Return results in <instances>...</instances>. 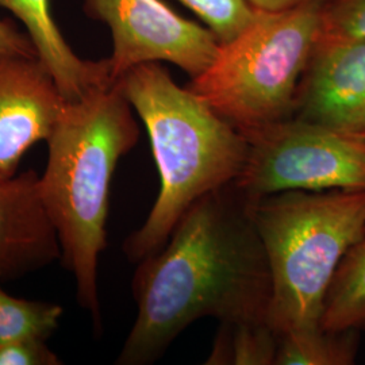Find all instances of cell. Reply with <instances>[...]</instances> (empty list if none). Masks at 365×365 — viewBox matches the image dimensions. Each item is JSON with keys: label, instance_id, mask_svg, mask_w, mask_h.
<instances>
[{"label": "cell", "instance_id": "obj_1", "mask_svg": "<svg viewBox=\"0 0 365 365\" xmlns=\"http://www.w3.org/2000/svg\"><path fill=\"white\" fill-rule=\"evenodd\" d=\"M253 202L235 182L210 192L138 262L131 282L138 312L117 364L155 363L202 318L268 319L272 280Z\"/></svg>", "mask_w": 365, "mask_h": 365}, {"label": "cell", "instance_id": "obj_2", "mask_svg": "<svg viewBox=\"0 0 365 365\" xmlns=\"http://www.w3.org/2000/svg\"><path fill=\"white\" fill-rule=\"evenodd\" d=\"M138 138L134 108L114 81L66 102L46 140L42 200L58 235L61 261L75 277L76 299L96 330L102 329L98 267L107 247L111 180Z\"/></svg>", "mask_w": 365, "mask_h": 365}, {"label": "cell", "instance_id": "obj_3", "mask_svg": "<svg viewBox=\"0 0 365 365\" xmlns=\"http://www.w3.org/2000/svg\"><path fill=\"white\" fill-rule=\"evenodd\" d=\"M118 83L148 131L160 175V192L144 225L123 252L140 262L163 248L196 200L235 182L244 167L245 135L220 117L161 63L129 69Z\"/></svg>", "mask_w": 365, "mask_h": 365}, {"label": "cell", "instance_id": "obj_4", "mask_svg": "<svg viewBox=\"0 0 365 365\" xmlns=\"http://www.w3.org/2000/svg\"><path fill=\"white\" fill-rule=\"evenodd\" d=\"M272 280L268 321L280 333L322 327L327 291L365 237V191H286L253 202Z\"/></svg>", "mask_w": 365, "mask_h": 365}, {"label": "cell", "instance_id": "obj_5", "mask_svg": "<svg viewBox=\"0 0 365 365\" xmlns=\"http://www.w3.org/2000/svg\"><path fill=\"white\" fill-rule=\"evenodd\" d=\"M322 4L314 0L284 11H257L235 38L220 43L209 68L185 87L241 133L294 117Z\"/></svg>", "mask_w": 365, "mask_h": 365}, {"label": "cell", "instance_id": "obj_6", "mask_svg": "<svg viewBox=\"0 0 365 365\" xmlns=\"http://www.w3.org/2000/svg\"><path fill=\"white\" fill-rule=\"evenodd\" d=\"M235 184L252 200L286 191H365V137L289 118L242 133Z\"/></svg>", "mask_w": 365, "mask_h": 365}, {"label": "cell", "instance_id": "obj_7", "mask_svg": "<svg viewBox=\"0 0 365 365\" xmlns=\"http://www.w3.org/2000/svg\"><path fill=\"white\" fill-rule=\"evenodd\" d=\"M83 11L111 31L108 61L114 81L134 66L161 61L194 78L209 68L220 48L210 29L182 18L163 0H83Z\"/></svg>", "mask_w": 365, "mask_h": 365}, {"label": "cell", "instance_id": "obj_8", "mask_svg": "<svg viewBox=\"0 0 365 365\" xmlns=\"http://www.w3.org/2000/svg\"><path fill=\"white\" fill-rule=\"evenodd\" d=\"M66 103L38 57L0 53V179L15 176L27 150L49 138Z\"/></svg>", "mask_w": 365, "mask_h": 365}, {"label": "cell", "instance_id": "obj_9", "mask_svg": "<svg viewBox=\"0 0 365 365\" xmlns=\"http://www.w3.org/2000/svg\"><path fill=\"white\" fill-rule=\"evenodd\" d=\"M292 118L365 137V38L317 41Z\"/></svg>", "mask_w": 365, "mask_h": 365}, {"label": "cell", "instance_id": "obj_10", "mask_svg": "<svg viewBox=\"0 0 365 365\" xmlns=\"http://www.w3.org/2000/svg\"><path fill=\"white\" fill-rule=\"evenodd\" d=\"M61 260L57 230L45 207L37 172L0 179V282Z\"/></svg>", "mask_w": 365, "mask_h": 365}, {"label": "cell", "instance_id": "obj_11", "mask_svg": "<svg viewBox=\"0 0 365 365\" xmlns=\"http://www.w3.org/2000/svg\"><path fill=\"white\" fill-rule=\"evenodd\" d=\"M0 7L11 11L25 26L41 63L66 102L78 101L93 88L114 83L108 58L83 60L71 49L54 22L49 0H0Z\"/></svg>", "mask_w": 365, "mask_h": 365}, {"label": "cell", "instance_id": "obj_12", "mask_svg": "<svg viewBox=\"0 0 365 365\" xmlns=\"http://www.w3.org/2000/svg\"><path fill=\"white\" fill-rule=\"evenodd\" d=\"M360 346V330L319 327L279 334L274 365H352Z\"/></svg>", "mask_w": 365, "mask_h": 365}, {"label": "cell", "instance_id": "obj_13", "mask_svg": "<svg viewBox=\"0 0 365 365\" xmlns=\"http://www.w3.org/2000/svg\"><path fill=\"white\" fill-rule=\"evenodd\" d=\"M321 325L330 330H364L365 237L339 262L327 291Z\"/></svg>", "mask_w": 365, "mask_h": 365}, {"label": "cell", "instance_id": "obj_14", "mask_svg": "<svg viewBox=\"0 0 365 365\" xmlns=\"http://www.w3.org/2000/svg\"><path fill=\"white\" fill-rule=\"evenodd\" d=\"M279 333L268 319L220 322L207 365H274Z\"/></svg>", "mask_w": 365, "mask_h": 365}, {"label": "cell", "instance_id": "obj_15", "mask_svg": "<svg viewBox=\"0 0 365 365\" xmlns=\"http://www.w3.org/2000/svg\"><path fill=\"white\" fill-rule=\"evenodd\" d=\"M63 314L64 309L57 303L19 299L0 284V346L22 339L46 341L58 327Z\"/></svg>", "mask_w": 365, "mask_h": 365}, {"label": "cell", "instance_id": "obj_16", "mask_svg": "<svg viewBox=\"0 0 365 365\" xmlns=\"http://www.w3.org/2000/svg\"><path fill=\"white\" fill-rule=\"evenodd\" d=\"M209 26L212 34L226 43L235 38L255 19L257 10L248 0H180Z\"/></svg>", "mask_w": 365, "mask_h": 365}, {"label": "cell", "instance_id": "obj_17", "mask_svg": "<svg viewBox=\"0 0 365 365\" xmlns=\"http://www.w3.org/2000/svg\"><path fill=\"white\" fill-rule=\"evenodd\" d=\"M365 38V0H324L318 41Z\"/></svg>", "mask_w": 365, "mask_h": 365}, {"label": "cell", "instance_id": "obj_18", "mask_svg": "<svg viewBox=\"0 0 365 365\" xmlns=\"http://www.w3.org/2000/svg\"><path fill=\"white\" fill-rule=\"evenodd\" d=\"M45 339H22L0 346V365H60Z\"/></svg>", "mask_w": 365, "mask_h": 365}, {"label": "cell", "instance_id": "obj_19", "mask_svg": "<svg viewBox=\"0 0 365 365\" xmlns=\"http://www.w3.org/2000/svg\"><path fill=\"white\" fill-rule=\"evenodd\" d=\"M0 53L38 57L37 49L27 33L21 31L9 19L0 18Z\"/></svg>", "mask_w": 365, "mask_h": 365}, {"label": "cell", "instance_id": "obj_20", "mask_svg": "<svg viewBox=\"0 0 365 365\" xmlns=\"http://www.w3.org/2000/svg\"><path fill=\"white\" fill-rule=\"evenodd\" d=\"M248 1L257 11L276 13V11H284V10L299 7L314 0H248Z\"/></svg>", "mask_w": 365, "mask_h": 365}]
</instances>
